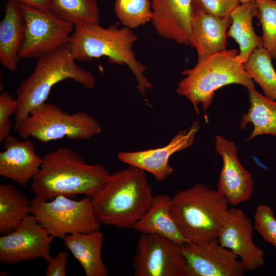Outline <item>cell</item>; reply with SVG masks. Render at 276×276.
Segmentation results:
<instances>
[{
  "instance_id": "cell-11",
  "label": "cell",
  "mask_w": 276,
  "mask_h": 276,
  "mask_svg": "<svg viewBox=\"0 0 276 276\" xmlns=\"http://www.w3.org/2000/svg\"><path fill=\"white\" fill-rule=\"evenodd\" d=\"M53 238L30 214L14 230L0 237V262L14 264L37 258L48 262L53 258Z\"/></svg>"
},
{
  "instance_id": "cell-33",
  "label": "cell",
  "mask_w": 276,
  "mask_h": 276,
  "mask_svg": "<svg viewBox=\"0 0 276 276\" xmlns=\"http://www.w3.org/2000/svg\"><path fill=\"white\" fill-rule=\"evenodd\" d=\"M19 3L27 5L40 10L50 11V0H16Z\"/></svg>"
},
{
  "instance_id": "cell-8",
  "label": "cell",
  "mask_w": 276,
  "mask_h": 276,
  "mask_svg": "<svg viewBox=\"0 0 276 276\" xmlns=\"http://www.w3.org/2000/svg\"><path fill=\"white\" fill-rule=\"evenodd\" d=\"M31 214L53 238L90 233L102 225L87 196L76 200L60 195L48 201L35 196L31 200Z\"/></svg>"
},
{
  "instance_id": "cell-15",
  "label": "cell",
  "mask_w": 276,
  "mask_h": 276,
  "mask_svg": "<svg viewBox=\"0 0 276 276\" xmlns=\"http://www.w3.org/2000/svg\"><path fill=\"white\" fill-rule=\"evenodd\" d=\"M250 219L240 209H229L228 217L218 236L220 244L240 258L246 271H253L265 262L264 250L253 240Z\"/></svg>"
},
{
  "instance_id": "cell-2",
  "label": "cell",
  "mask_w": 276,
  "mask_h": 276,
  "mask_svg": "<svg viewBox=\"0 0 276 276\" xmlns=\"http://www.w3.org/2000/svg\"><path fill=\"white\" fill-rule=\"evenodd\" d=\"M153 197L146 172L129 166L111 174L104 187L91 199L102 224L130 229L147 212Z\"/></svg>"
},
{
  "instance_id": "cell-30",
  "label": "cell",
  "mask_w": 276,
  "mask_h": 276,
  "mask_svg": "<svg viewBox=\"0 0 276 276\" xmlns=\"http://www.w3.org/2000/svg\"><path fill=\"white\" fill-rule=\"evenodd\" d=\"M17 108L16 99L6 91L0 95V142H3L10 135L12 126L9 118L15 114Z\"/></svg>"
},
{
  "instance_id": "cell-25",
  "label": "cell",
  "mask_w": 276,
  "mask_h": 276,
  "mask_svg": "<svg viewBox=\"0 0 276 276\" xmlns=\"http://www.w3.org/2000/svg\"><path fill=\"white\" fill-rule=\"evenodd\" d=\"M270 55L263 47L255 50L243 63L245 70L262 89L264 96L276 101V71Z\"/></svg>"
},
{
  "instance_id": "cell-23",
  "label": "cell",
  "mask_w": 276,
  "mask_h": 276,
  "mask_svg": "<svg viewBox=\"0 0 276 276\" xmlns=\"http://www.w3.org/2000/svg\"><path fill=\"white\" fill-rule=\"evenodd\" d=\"M247 89L249 107L247 112L242 114L240 121V127L242 129L248 123L253 125L252 131L247 141L263 134L276 137V101L261 94L255 87Z\"/></svg>"
},
{
  "instance_id": "cell-6",
  "label": "cell",
  "mask_w": 276,
  "mask_h": 276,
  "mask_svg": "<svg viewBox=\"0 0 276 276\" xmlns=\"http://www.w3.org/2000/svg\"><path fill=\"white\" fill-rule=\"evenodd\" d=\"M171 198L172 216L189 243L218 238L228 217L229 204L217 190L196 183Z\"/></svg>"
},
{
  "instance_id": "cell-18",
  "label": "cell",
  "mask_w": 276,
  "mask_h": 276,
  "mask_svg": "<svg viewBox=\"0 0 276 276\" xmlns=\"http://www.w3.org/2000/svg\"><path fill=\"white\" fill-rule=\"evenodd\" d=\"M231 23L229 15L220 17L194 10L190 45L196 51L197 61L227 49Z\"/></svg>"
},
{
  "instance_id": "cell-10",
  "label": "cell",
  "mask_w": 276,
  "mask_h": 276,
  "mask_svg": "<svg viewBox=\"0 0 276 276\" xmlns=\"http://www.w3.org/2000/svg\"><path fill=\"white\" fill-rule=\"evenodd\" d=\"M180 245L157 234H141L133 259L135 276H185Z\"/></svg>"
},
{
  "instance_id": "cell-13",
  "label": "cell",
  "mask_w": 276,
  "mask_h": 276,
  "mask_svg": "<svg viewBox=\"0 0 276 276\" xmlns=\"http://www.w3.org/2000/svg\"><path fill=\"white\" fill-rule=\"evenodd\" d=\"M199 129V123L194 121L188 129L178 132L164 146L141 151H120L118 158L128 166L151 173L157 181H163L174 171L169 164L171 156L191 147Z\"/></svg>"
},
{
  "instance_id": "cell-31",
  "label": "cell",
  "mask_w": 276,
  "mask_h": 276,
  "mask_svg": "<svg viewBox=\"0 0 276 276\" xmlns=\"http://www.w3.org/2000/svg\"><path fill=\"white\" fill-rule=\"evenodd\" d=\"M194 11L220 17L229 16L240 3L238 0H192Z\"/></svg>"
},
{
  "instance_id": "cell-12",
  "label": "cell",
  "mask_w": 276,
  "mask_h": 276,
  "mask_svg": "<svg viewBox=\"0 0 276 276\" xmlns=\"http://www.w3.org/2000/svg\"><path fill=\"white\" fill-rule=\"evenodd\" d=\"M180 250L185 260V276H242L246 271L241 261L217 238L186 243Z\"/></svg>"
},
{
  "instance_id": "cell-28",
  "label": "cell",
  "mask_w": 276,
  "mask_h": 276,
  "mask_svg": "<svg viewBox=\"0 0 276 276\" xmlns=\"http://www.w3.org/2000/svg\"><path fill=\"white\" fill-rule=\"evenodd\" d=\"M262 30L263 47L276 60V0H255Z\"/></svg>"
},
{
  "instance_id": "cell-1",
  "label": "cell",
  "mask_w": 276,
  "mask_h": 276,
  "mask_svg": "<svg viewBox=\"0 0 276 276\" xmlns=\"http://www.w3.org/2000/svg\"><path fill=\"white\" fill-rule=\"evenodd\" d=\"M110 174L103 165L88 164L80 154L62 146L42 157L31 189L44 200L78 194L92 198L104 187Z\"/></svg>"
},
{
  "instance_id": "cell-26",
  "label": "cell",
  "mask_w": 276,
  "mask_h": 276,
  "mask_svg": "<svg viewBox=\"0 0 276 276\" xmlns=\"http://www.w3.org/2000/svg\"><path fill=\"white\" fill-rule=\"evenodd\" d=\"M50 11L75 26L100 24V10L96 0H50Z\"/></svg>"
},
{
  "instance_id": "cell-14",
  "label": "cell",
  "mask_w": 276,
  "mask_h": 276,
  "mask_svg": "<svg viewBox=\"0 0 276 276\" xmlns=\"http://www.w3.org/2000/svg\"><path fill=\"white\" fill-rule=\"evenodd\" d=\"M215 148L223 162L217 190L229 204L237 205L248 201L254 192V180L240 162L235 143L217 135Z\"/></svg>"
},
{
  "instance_id": "cell-27",
  "label": "cell",
  "mask_w": 276,
  "mask_h": 276,
  "mask_svg": "<svg viewBox=\"0 0 276 276\" xmlns=\"http://www.w3.org/2000/svg\"><path fill=\"white\" fill-rule=\"evenodd\" d=\"M114 13L125 27L131 29L151 21L152 10L151 0H115Z\"/></svg>"
},
{
  "instance_id": "cell-3",
  "label": "cell",
  "mask_w": 276,
  "mask_h": 276,
  "mask_svg": "<svg viewBox=\"0 0 276 276\" xmlns=\"http://www.w3.org/2000/svg\"><path fill=\"white\" fill-rule=\"evenodd\" d=\"M138 36L127 27L99 24L75 26L69 42L76 60L88 62L105 56L112 64L126 65L135 76L136 88L143 95L152 83L145 75L146 67L139 62L132 50Z\"/></svg>"
},
{
  "instance_id": "cell-34",
  "label": "cell",
  "mask_w": 276,
  "mask_h": 276,
  "mask_svg": "<svg viewBox=\"0 0 276 276\" xmlns=\"http://www.w3.org/2000/svg\"><path fill=\"white\" fill-rule=\"evenodd\" d=\"M238 1L240 3V4H244V3H248V2H251V1H255V0H238Z\"/></svg>"
},
{
  "instance_id": "cell-29",
  "label": "cell",
  "mask_w": 276,
  "mask_h": 276,
  "mask_svg": "<svg viewBox=\"0 0 276 276\" xmlns=\"http://www.w3.org/2000/svg\"><path fill=\"white\" fill-rule=\"evenodd\" d=\"M254 227L265 242L276 249V218L270 205L262 203L257 206Z\"/></svg>"
},
{
  "instance_id": "cell-21",
  "label": "cell",
  "mask_w": 276,
  "mask_h": 276,
  "mask_svg": "<svg viewBox=\"0 0 276 276\" xmlns=\"http://www.w3.org/2000/svg\"><path fill=\"white\" fill-rule=\"evenodd\" d=\"M62 239L82 266L86 276L109 275L101 257L104 236L100 230L87 234L67 235Z\"/></svg>"
},
{
  "instance_id": "cell-7",
  "label": "cell",
  "mask_w": 276,
  "mask_h": 276,
  "mask_svg": "<svg viewBox=\"0 0 276 276\" xmlns=\"http://www.w3.org/2000/svg\"><path fill=\"white\" fill-rule=\"evenodd\" d=\"M14 130L23 139L32 137L42 143L64 138L87 140L102 130L97 120L89 113L70 114L46 102L33 108Z\"/></svg>"
},
{
  "instance_id": "cell-20",
  "label": "cell",
  "mask_w": 276,
  "mask_h": 276,
  "mask_svg": "<svg viewBox=\"0 0 276 276\" xmlns=\"http://www.w3.org/2000/svg\"><path fill=\"white\" fill-rule=\"evenodd\" d=\"M172 198L167 194L154 196L152 202L143 217L133 226L140 234H157L180 246L189 243L181 235L173 218Z\"/></svg>"
},
{
  "instance_id": "cell-16",
  "label": "cell",
  "mask_w": 276,
  "mask_h": 276,
  "mask_svg": "<svg viewBox=\"0 0 276 276\" xmlns=\"http://www.w3.org/2000/svg\"><path fill=\"white\" fill-rule=\"evenodd\" d=\"M151 23L165 39L190 45L194 13L192 0H151Z\"/></svg>"
},
{
  "instance_id": "cell-32",
  "label": "cell",
  "mask_w": 276,
  "mask_h": 276,
  "mask_svg": "<svg viewBox=\"0 0 276 276\" xmlns=\"http://www.w3.org/2000/svg\"><path fill=\"white\" fill-rule=\"evenodd\" d=\"M68 254L62 251L53 257L48 262L45 270L46 276H65Z\"/></svg>"
},
{
  "instance_id": "cell-22",
  "label": "cell",
  "mask_w": 276,
  "mask_h": 276,
  "mask_svg": "<svg viewBox=\"0 0 276 276\" xmlns=\"http://www.w3.org/2000/svg\"><path fill=\"white\" fill-rule=\"evenodd\" d=\"M258 11L257 3L254 1L240 4L229 14L232 23L227 31V36L238 44V57L243 63L255 50L263 47L262 37L256 33L252 24Z\"/></svg>"
},
{
  "instance_id": "cell-5",
  "label": "cell",
  "mask_w": 276,
  "mask_h": 276,
  "mask_svg": "<svg viewBox=\"0 0 276 276\" xmlns=\"http://www.w3.org/2000/svg\"><path fill=\"white\" fill-rule=\"evenodd\" d=\"M238 53L235 49L218 52L182 71L184 77L178 83L176 92L192 103L196 114L199 112L200 104L206 113L215 92L223 86L239 84L247 88L255 87V82L239 60Z\"/></svg>"
},
{
  "instance_id": "cell-19",
  "label": "cell",
  "mask_w": 276,
  "mask_h": 276,
  "mask_svg": "<svg viewBox=\"0 0 276 276\" xmlns=\"http://www.w3.org/2000/svg\"><path fill=\"white\" fill-rule=\"evenodd\" d=\"M26 22L20 4L8 0L0 23V62L6 68L15 71L20 57L19 51L24 42Z\"/></svg>"
},
{
  "instance_id": "cell-17",
  "label": "cell",
  "mask_w": 276,
  "mask_h": 276,
  "mask_svg": "<svg viewBox=\"0 0 276 276\" xmlns=\"http://www.w3.org/2000/svg\"><path fill=\"white\" fill-rule=\"evenodd\" d=\"M42 162L29 138L19 140L10 135L0 152V175L25 186L37 175Z\"/></svg>"
},
{
  "instance_id": "cell-4",
  "label": "cell",
  "mask_w": 276,
  "mask_h": 276,
  "mask_svg": "<svg viewBox=\"0 0 276 276\" xmlns=\"http://www.w3.org/2000/svg\"><path fill=\"white\" fill-rule=\"evenodd\" d=\"M76 61L69 42L38 58L34 70L20 83L17 90L14 127L33 108L45 102L52 87L62 81L70 79L86 89L94 88V75L77 64Z\"/></svg>"
},
{
  "instance_id": "cell-24",
  "label": "cell",
  "mask_w": 276,
  "mask_h": 276,
  "mask_svg": "<svg viewBox=\"0 0 276 276\" xmlns=\"http://www.w3.org/2000/svg\"><path fill=\"white\" fill-rule=\"evenodd\" d=\"M31 200L11 184L0 185V233L12 232L31 214Z\"/></svg>"
},
{
  "instance_id": "cell-9",
  "label": "cell",
  "mask_w": 276,
  "mask_h": 276,
  "mask_svg": "<svg viewBox=\"0 0 276 276\" xmlns=\"http://www.w3.org/2000/svg\"><path fill=\"white\" fill-rule=\"evenodd\" d=\"M20 6L26 22L25 39L19 51L20 58H38L70 42L73 24L51 12L25 4Z\"/></svg>"
}]
</instances>
